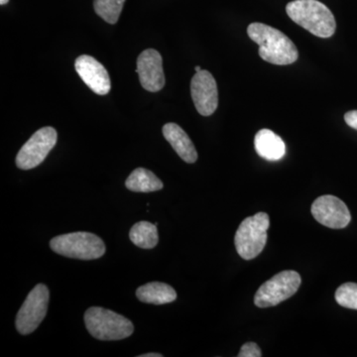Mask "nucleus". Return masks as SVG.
<instances>
[{
	"label": "nucleus",
	"mask_w": 357,
	"mask_h": 357,
	"mask_svg": "<svg viewBox=\"0 0 357 357\" xmlns=\"http://www.w3.org/2000/svg\"><path fill=\"white\" fill-rule=\"evenodd\" d=\"M248 34L259 46L258 53L265 62L286 66L293 64L299 58V51L292 40L276 28L263 23H251Z\"/></svg>",
	"instance_id": "f257e3e1"
},
{
	"label": "nucleus",
	"mask_w": 357,
	"mask_h": 357,
	"mask_svg": "<svg viewBox=\"0 0 357 357\" xmlns=\"http://www.w3.org/2000/svg\"><path fill=\"white\" fill-rule=\"evenodd\" d=\"M289 17L319 38H330L337 23L332 11L318 0H294L286 6Z\"/></svg>",
	"instance_id": "f03ea898"
},
{
	"label": "nucleus",
	"mask_w": 357,
	"mask_h": 357,
	"mask_svg": "<svg viewBox=\"0 0 357 357\" xmlns=\"http://www.w3.org/2000/svg\"><path fill=\"white\" fill-rule=\"evenodd\" d=\"M84 324L89 333L100 340H124L134 332L130 319L100 307H89L84 314Z\"/></svg>",
	"instance_id": "7ed1b4c3"
},
{
	"label": "nucleus",
	"mask_w": 357,
	"mask_h": 357,
	"mask_svg": "<svg viewBox=\"0 0 357 357\" xmlns=\"http://www.w3.org/2000/svg\"><path fill=\"white\" fill-rule=\"evenodd\" d=\"M54 252L79 260H93L105 253L102 239L91 232H72L54 237L50 241Z\"/></svg>",
	"instance_id": "20e7f679"
},
{
	"label": "nucleus",
	"mask_w": 357,
	"mask_h": 357,
	"mask_svg": "<svg viewBox=\"0 0 357 357\" xmlns=\"http://www.w3.org/2000/svg\"><path fill=\"white\" fill-rule=\"evenodd\" d=\"M269 225V215L266 213H256L241 223L234 236V245L241 258L255 259L262 252L266 245Z\"/></svg>",
	"instance_id": "39448f33"
},
{
	"label": "nucleus",
	"mask_w": 357,
	"mask_h": 357,
	"mask_svg": "<svg viewBox=\"0 0 357 357\" xmlns=\"http://www.w3.org/2000/svg\"><path fill=\"white\" fill-rule=\"evenodd\" d=\"M300 274L287 270L275 275L270 280L258 289L255 294V304L258 307H275L292 297L301 286Z\"/></svg>",
	"instance_id": "423d86ee"
},
{
	"label": "nucleus",
	"mask_w": 357,
	"mask_h": 357,
	"mask_svg": "<svg viewBox=\"0 0 357 357\" xmlns=\"http://www.w3.org/2000/svg\"><path fill=\"white\" fill-rule=\"evenodd\" d=\"M50 293L44 284L33 288L16 317V328L21 335H29L42 323L48 311Z\"/></svg>",
	"instance_id": "0eeeda50"
},
{
	"label": "nucleus",
	"mask_w": 357,
	"mask_h": 357,
	"mask_svg": "<svg viewBox=\"0 0 357 357\" xmlns=\"http://www.w3.org/2000/svg\"><path fill=\"white\" fill-rule=\"evenodd\" d=\"M57 139L58 134L55 128L48 126L39 129L18 152L16 165L21 170L36 168L55 147Z\"/></svg>",
	"instance_id": "6e6552de"
},
{
	"label": "nucleus",
	"mask_w": 357,
	"mask_h": 357,
	"mask_svg": "<svg viewBox=\"0 0 357 357\" xmlns=\"http://www.w3.org/2000/svg\"><path fill=\"white\" fill-rule=\"evenodd\" d=\"M312 215L317 222L333 229H344L351 220L347 204L332 195L317 199L312 204Z\"/></svg>",
	"instance_id": "1a4fd4ad"
},
{
	"label": "nucleus",
	"mask_w": 357,
	"mask_h": 357,
	"mask_svg": "<svg viewBox=\"0 0 357 357\" xmlns=\"http://www.w3.org/2000/svg\"><path fill=\"white\" fill-rule=\"evenodd\" d=\"M192 102L203 116H210L218 109V91L217 82L206 70L197 72L191 82Z\"/></svg>",
	"instance_id": "9d476101"
},
{
	"label": "nucleus",
	"mask_w": 357,
	"mask_h": 357,
	"mask_svg": "<svg viewBox=\"0 0 357 357\" xmlns=\"http://www.w3.org/2000/svg\"><path fill=\"white\" fill-rule=\"evenodd\" d=\"M141 86L151 93L161 91L165 86L163 60L158 51L147 49L137 59V69Z\"/></svg>",
	"instance_id": "9b49d317"
},
{
	"label": "nucleus",
	"mask_w": 357,
	"mask_h": 357,
	"mask_svg": "<svg viewBox=\"0 0 357 357\" xmlns=\"http://www.w3.org/2000/svg\"><path fill=\"white\" fill-rule=\"evenodd\" d=\"M75 68L84 83L96 95L105 96L109 93L112 83L109 73L95 58L79 56L75 62Z\"/></svg>",
	"instance_id": "f8f14e48"
},
{
	"label": "nucleus",
	"mask_w": 357,
	"mask_h": 357,
	"mask_svg": "<svg viewBox=\"0 0 357 357\" xmlns=\"http://www.w3.org/2000/svg\"><path fill=\"white\" fill-rule=\"evenodd\" d=\"M162 132H163L166 140L175 150L176 153L185 162L192 164L198 160V153H197L194 143L178 124L172 123V122L165 124L162 129Z\"/></svg>",
	"instance_id": "ddd939ff"
},
{
	"label": "nucleus",
	"mask_w": 357,
	"mask_h": 357,
	"mask_svg": "<svg viewBox=\"0 0 357 357\" xmlns=\"http://www.w3.org/2000/svg\"><path fill=\"white\" fill-rule=\"evenodd\" d=\"M256 152L268 161H278L285 156L286 146L280 136L270 129H261L255 138Z\"/></svg>",
	"instance_id": "4468645a"
},
{
	"label": "nucleus",
	"mask_w": 357,
	"mask_h": 357,
	"mask_svg": "<svg viewBox=\"0 0 357 357\" xmlns=\"http://www.w3.org/2000/svg\"><path fill=\"white\" fill-rule=\"evenodd\" d=\"M141 302L152 305H165L177 299V293L170 285L161 282H151L141 286L136 291Z\"/></svg>",
	"instance_id": "2eb2a0df"
},
{
	"label": "nucleus",
	"mask_w": 357,
	"mask_h": 357,
	"mask_svg": "<svg viewBox=\"0 0 357 357\" xmlns=\"http://www.w3.org/2000/svg\"><path fill=\"white\" fill-rule=\"evenodd\" d=\"M126 187L129 191L151 192L163 189L164 185L151 171L144 168H137L126 178Z\"/></svg>",
	"instance_id": "dca6fc26"
},
{
	"label": "nucleus",
	"mask_w": 357,
	"mask_h": 357,
	"mask_svg": "<svg viewBox=\"0 0 357 357\" xmlns=\"http://www.w3.org/2000/svg\"><path fill=\"white\" fill-rule=\"evenodd\" d=\"M131 243L142 249H152L158 244L157 225L148 222L135 223L129 232Z\"/></svg>",
	"instance_id": "f3484780"
},
{
	"label": "nucleus",
	"mask_w": 357,
	"mask_h": 357,
	"mask_svg": "<svg viewBox=\"0 0 357 357\" xmlns=\"http://www.w3.org/2000/svg\"><path fill=\"white\" fill-rule=\"evenodd\" d=\"M126 0H95L93 7L96 14L105 22L115 24L123 8Z\"/></svg>",
	"instance_id": "a211bd4d"
},
{
	"label": "nucleus",
	"mask_w": 357,
	"mask_h": 357,
	"mask_svg": "<svg viewBox=\"0 0 357 357\" xmlns=\"http://www.w3.org/2000/svg\"><path fill=\"white\" fill-rule=\"evenodd\" d=\"M335 301L340 306L357 310V284H342L335 292Z\"/></svg>",
	"instance_id": "6ab92c4d"
},
{
	"label": "nucleus",
	"mask_w": 357,
	"mask_h": 357,
	"mask_svg": "<svg viewBox=\"0 0 357 357\" xmlns=\"http://www.w3.org/2000/svg\"><path fill=\"white\" fill-rule=\"evenodd\" d=\"M238 357H261V349L255 342H248L241 347V351L237 354Z\"/></svg>",
	"instance_id": "aec40b11"
},
{
	"label": "nucleus",
	"mask_w": 357,
	"mask_h": 357,
	"mask_svg": "<svg viewBox=\"0 0 357 357\" xmlns=\"http://www.w3.org/2000/svg\"><path fill=\"white\" fill-rule=\"evenodd\" d=\"M344 121L347 126L357 130V110H351L344 114Z\"/></svg>",
	"instance_id": "412c9836"
},
{
	"label": "nucleus",
	"mask_w": 357,
	"mask_h": 357,
	"mask_svg": "<svg viewBox=\"0 0 357 357\" xmlns=\"http://www.w3.org/2000/svg\"><path fill=\"white\" fill-rule=\"evenodd\" d=\"M162 354H154V352H150V354H142L140 357H162Z\"/></svg>",
	"instance_id": "4be33fe9"
},
{
	"label": "nucleus",
	"mask_w": 357,
	"mask_h": 357,
	"mask_svg": "<svg viewBox=\"0 0 357 357\" xmlns=\"http://www.w3.org/2000/svg\"><path fill=\"white\" fill-rule=\"evenodd\" d=\"M9 0H0V4L1 6H6V4L8 3Z\"/></svg>",
	"instance_id": "5701e85b"
},
{
	"label": "nucleus",
	"mask_w": 357,
	"mask_h": 357,
	"mask_svg": "<svg viewBox=\"0 0 357 357\" xmlns=\"http://www.w3.org/2000/svg\"><path fill=\"white\" fill-rule=\"evenodd\" d=\"M195 70H196V72H199V70H202L201 67H199V66H197V67L195 68Z\"/></svg>",
	"instance_id": "b1692460"
}]
</instances>
